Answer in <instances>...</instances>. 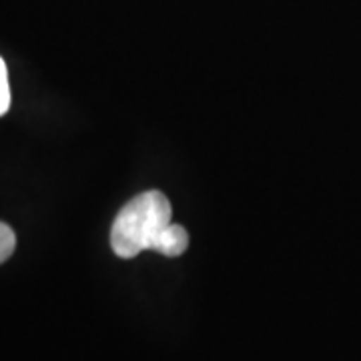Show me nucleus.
<instances>
[{"label":"nucleus","instance_id":"nucleus-1","mask_svg":"<svg viewBox=\"0 0 361 361\" xmlns=\"http://www.w3.org/2000/svg\"><path fill=\"white\" fill-rule=\"evenodd\" d=\"M171 203L161 191H147L130 199L116 215L111 229V247L123 259L153 249L165 257H179L189 247L185 227L171 223Z\"/></svg>","mask_w":361,"mask_h":361},{"label":"nucleus","instance_id":"nucleus-2","mask_svg":"<svg viewBox=\"0 0 361 361\" xmlns=\"http://www.w3.org/2000/svg\"><path fill=\"white\" fill-rule=\"evenodd\" d=\"M14 247H16V235L6 223H0V263H4L13 255Z\"/></svg>","mask_w":361,"mask_h":361},{"label":"nucleus","instance_id":"nucleus-3","mask_svg":"<svg viewBox=\"0 0 361 361\" xmlns=\"http://www.w3.org/2000/svg\"><path fill=\"white\" fill-rule=\"evenodd\" d=\"M11 109V87H8V73L6 63L0 56V116Z\"/></svg>","mask_w":361,"mask_h":361}]
</instances>
